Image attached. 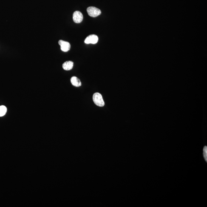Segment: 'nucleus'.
Returning a JSON list of instances; mask_svg holds the SVG:
<instances>
[{"label": "nucleus", "mask_w": 207, "mask_h": 207, "mask_svg": "<svg viewBox=\"0 0 207 207\" xmlns=\"http://www.w3.org/2000/svg\"><path fill=\"white\" fill-rule=\"evenodd\" d=\"M93 101L95 104L100 107L104 106V101L102 96L101 94L96 92L93 96Z\"/></svg>", "instance_id": "obj_1"}, {"label": "nucleus", "mask_w": 207, "mask_h": 207, "mask_svg": "<svg viewBox=\"0 0 207 207\" xmlns=\"http://www.w3.org/2000/svg\"><path fill=\"white\" fill-rule=\"evenodd\" d=\"M87 11L89 16L93 17V18L98 17L101 13V11L100 9L94 7H88Z\"/></svg>", "instance_id": "obj_2"}, {"label": "nucleus", "mask_w": 207, "mask_h": 207, "mask_svg": "<svg viewBox=\"0 0 207 207\" xmlns=\"http://www.w3.org/2000/svg\"><path fill=\"white\" fill-rule=\"evenodd\" d=\"M58 44L60 46L61 49L62 51L67 52L70 50L71 45L67 41L60 40L58 41Z\"/></svg>", "instance_id": "obj_3"}, {"label": "nucleus", "mask_w": 207, "mask_h": 207, "mask_svg": "<svg viewBox=\"0 0 207 207\" xmlns=\"http://www.w3.org/2000/svg\"><path fill=\"white\" fill-rule=\"evenodd\" d=\"M98 37L95 35H91L86 38L84 43L86 44H96L98 42Z\"/></svg>", "instance_id": "obj_4"}, {"label": "nucleus", "mask_w": 207, "mask_h": 207, "mask_svg": "<svg viewBox=\"0 0 207 207\" xmlns=\"http://www.w3.org/2000/svg\"><path fill=\"white\" fill-rule=\"evenodd\" d=\"M72 18L75 23H80L83 21V16L82 14L79 11H76L74 12Z\"/></svg>", "instance_id": "obj_5"}, {"label": "nucleus", "mask_w": 207, "mask_h": 207, "mask_svg": "<svg viewBox=\"0 0 207 207\" xmlns=\"http://www.w3.org/2000/svg\"><path fill=\"white\" fill-rule=\"evenodd\" d=\"M62 66L65 70H70L73 68V62L71 61H66L63 63Z\"/></svg>", "instance_id": "obj_6"}, {"label": "nucleus", "mask_w": 207, "mask_h": 207, "mask_svg": "<svg viewBox=\"0 0 207 207\" xmlns=\"http://www.w3.org/2000/svg\"><path fill=\"white\" fill-rule=\"evenodd\" d=\"M71 82L72 85L75 87H80L81 85V83L80 80L75 76L72 77L71 79Z\"/></svg>", "instance_id": "obj_7"}, {"label": "nucleus", "mask_w": 207, "mask_h": 207, "mask_svg": "<svg viewBox=\"0 0 207 207\" xmlns=\"http://www.w3.org/2000/svg\"><path fill=\"white\" fill-rule=\"evenodd\" d=\"M7 109L5 106H0V117L4 116L7 112Z\"/></svg>", "instance_id": "obj_8"}, {"label": "nucleus", "mask_w": 207, "mask_h": 207, "mask_svg": "<svg viewBox=\"0 0 207 207\" xmlns=\"http://www.w3.org/2000/svg\"><path fill=\"white\" fill-rule=\"evenodd\" d=\"M203 156L204 157L205 160L207 162V147L206 146H205L203 149Z\"/></svg>", "instance_id": "obj_9"}]
</instances>
